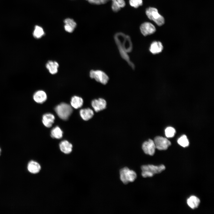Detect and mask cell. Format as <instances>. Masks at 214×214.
Segmentation results:
<instances>
[{
  "instance_id": "44dd1931",
  "label": "cell",
  "mask_w": 214,
  "mask_h": 214,
  "mask_svg": "<svg viewBox=\"0 0 214 214\" xmlns=\"http://www.w3.org/2000/svg\"><path fill=\"white\" fill-rule=\"evenodd\" d=\"M45 32L42 27L38 25L35 26L33 33V37L35 38L39 39L45 34Z\"/></svg>"
},
{
  "instance_id": "4fadbf2b",
  "label": "cell",
  "mask_w": 214,
  "mask_h": 214,
  "mask_svg": "<svg viewBox=\"0 0 214 214\" xmlns=\"http://www.w3.org/2000/svg\"><path fill=\"white\" fill-rule=\"evenodd\" d=\"M55 117L50 113L44 114L42 117V121L44 125L47 128L51 127L54 122Z\"/></svg>"
},
{
  "instance_id": "f546056e",
  "label": "cell",
  "mask_w": 214,
  "mask_h": 214,
  "mask_svg": "<svg viewBox=\"0 0 214 214\" xmlns=\"http://www.w3.org/2000/svg\"><path fill=\"white\" fill-rule=\"evenodd\" d=\"M1 150L0 148V155L1 152Z\"/></svg>"
},
{
  "instance_id": "83f0119b",
  "label": "cell",
  "mask_w": 214,
  "mask_h": 214,
  "mask_svg": "<svg viewBox=\"0 0 214 214\" xmlns=\"http://www.w3.org/2000/svg\"><path fill=\"white\" fill-rule=\"evenodd\" d=\"M89 2L91 4L99 5L101 4H103L102 0H88Z\"/></svg>"
},
{
  "instance_id": "484cf974",
  "label": "cell",
  "mask_w": 214,
  "mask_h": 214,
  "mask_svg": "<svg viewBox=\"0 0 214 214\" xmlns=\"http://www.w3.org/2000/svg\"><path fill=\"white\" fill-rule=\"evenodd\" d=\"M111 8L114 12H117L120 10L121 8L116 2L112 1Z\"/></svg>"
},
{
  "instance_id": "3957f363",
  "label": "cell",
  "mask_w": 214,
  "mask_h": 214,
  "mask_svg": "<svg viewBox=\"0 0 214 214\" xmlns=\"http://www.w3.org/2000/svg\"><path fill=\"white\" fill-rule=\"evenodd\" d=\"M55 111L60 119L67 120L71 114L73 109L70 105L62 103L55 107Z\"/></svg>"
},
{
  "instance_id": "277c9868",
  "label": "cell",
  "mask_w": 214,
  "mask_h": 214,
  "mask_svg": "<svg viewBox=\"0 0 214 214\" xmlns=\"http://www.w3.org/2000/svg\"><path fill=\"white\" fill-rule=\"evenodd\" d=\"M120 178L121 181L125 184L133 182L137 177L136 173L130 170L127 167L122 169L120 170Z\"/></svg>"
},
{
  "instance_id": "8fae6325",
  "label": "cell",
  "mask_w": 214,
  "mask_h": 214,
  "mask_svg": "<svg viewBox=\"0 0 214 214\" xmlns=\"http://www.w3.org/2000/svg\"><path fill=\"white\" fill-rule=\"evenodd\" d=\"M33 98L36 102L38 103H43L47 99V94L43 90H38L34 94Z\"/></svg>"
},
{
  "instance_id": "603a6c76",
  "label": "cell",
  "mask_w": 214,
  "mask_h": 214,
  "mask_svg": "<svg viewBox=\"0 0 214 214\" xmlns=\"http://www.w3.org/2000/svg\"><path fill=\"white\" fill-rule=\"evenodd\" d=\"M178 144L183 147H186L189 145V142L187 136L185 135H182L178 140Z\"/></svg>"
},
{
  "instance_id": "2e32d148",
  "label": "cell",
  "mask_w": 214,
  "mask_h": 214,
  "mask_svg": "<svg viewBox=\"0 0 214 214\" xmlns=\"http://www.w3.org/2000/svg\"><path fill=\"white\" fill-rule=\"evenodd\" d=\"M163 47L162 43L159 41H154L151 44L149 50L153 54H156L161 52Z\"/></svg>"
},
{
  "instance_id": "ffe728a7",
  "label": "cell",
  "mask_w": 214,
  "mask_h": 214,
  "mask_svg": "<svg viewBox=\"0 0 214 214\" xmlns=\"http://www.w3.org/2000/svg\"><path fill=\"white\" fill-rule=\"evenodd\" d=\"M200 203L199 199L194 196H191L187 200V203L188 206L193 209L197 208Z\"/></svg>"
},
{
  "instance_id": "8992f818",
  "label": "cell",
  "mask_w": 214,
  "mask_h": 214,
  "mask_svg": "<svg viewBox=\"0 0 214 214\" xmlns=\"http://www.w3.org/2000/svg\"><path fill=\"white\" fill-rule=\"evenodd\" d=\"M89 75L91 78L94 79L97 82L104 85L107 84L109 80L107 74L100 70H91Z\"/></svg>"
},
{
  "instance_id": "ac0fdd59",
  "label": "cell",
  "mask_w": 214,
  "mask_h": 214,
  "mask_svg": "<svg viewBox=\"0 0 214 214\" xmlns=\"http://www.w3.org/2000/svg\"><path fill=\"white\" fill-rule=\"evenodd\" d=\"M27 169L31 173L37 174L40 171L41 166L37 162L31 161L28 164Z\"/></svg>"
},
{
  "instance_id": "7c38bea8",
  "label": "cell",
  "mask_w": 214,
  "mask_h": 214,
  "mask_svg": "<svg viewBox=\"0 0 214 214\" xmlns=\"http://www.w3.org/2000/svg\"><path fill=\"white\" fill-rule=\"evenodd\" d=\"M59 63L56 61L49 60L45 64V67L51 74L54 75L58 72Z\"/></svg>"
},
{
  "instance_id": "5b68a950",
  "label": "cell",
  "mask_w": 214,
  "mask_h": 214,
  "mask_svg": "<svg viewBox=\"0 0 214 214\" xmlns=\"http://www.w3.org/2000/svg\"><path fill=\"white\" fill-rule=\"evenodd\" d=\"M145 12L148 18L153 21L158 26H161L164 24V18L158 13L156 8L150 7L146 10Z\"/></svg>"
},
{
  "instance_id": "4316f807",
  "label": "cell",
  "mask_w": 214,
  "mask_h": 214,
  "mask_svg": "<svg viewBox=\"0 0 214 214\" xmlns=\"http://www.w3.org/2000/svg\"><path fill=\"white\" fill-rule=\"evenodd\" d=\"M112 1H114L116 2L122 8L124 7L125 5V0H111Z\"/></svg>"
},
{
  "instance_id": "52a82bcc",
  "label": "cell",
  "mask_w": 214,
  "mask_h": 214,
  "mask_svg": "<svg viewBox=\"0 0 214 214\" xmlns=\"http://www.w3.org/2000/svg\"><path fill=\"white\" fill-rule=\"evenodd\" d=\"M156 148L160 150L167 149L171 145L170 141L166 138L162 136L156 137L154 141Z\"/></svg>"
},
{
  "instance_id": "ba28073f",
  "label": "cell",
  "mask_w": 214,
  "mask_h": 214,
  "mask_svg": "<svg viewBox=\"0 0 214 214\" xmlns=\"http://www.w3.org/2000/svg\"><path fill=\"white\" fill-rule=\"evenodd\" d=\"M142 148L146 154L151 156L154 155L156 148L154 141L151 139L144 142Z\"/></svg>"
},
{
  "instance_id": "cb8c5ba5",
  "label": "cell",
  "mask_w": 214,
  "mask_h": 214,
  "mask_svg": "<svg viewBox=\"0 0 214 214\" xmlns=\"http://www.w3.org/2000/svg\"><path fill=\"white\" fill-rule=\"evenodd\" d=\"M175 133V129L172 127H168L165 130V135L168 138H171L174 137Z\"/></svg>"
},
{
  "instance_id": "7402d4cb",
  "label": "cell",
  "mask_w": 214,
  "mask_h": 214,
  "mask_svg": "<svg viewBox=\"0 0 214 214\" xmlns=\"http://www.w3.org/2000/svg\"><path fill=\"white\" fill-rule=\"evenodd\" d=\"M63 132L58 126L53 128L51 131V136L53 138L60 139L62 137Z\"/></svg>"
},
{
  "instance_id": "9c48e42d",
  "label": "cell",
  "mask_w": 214,
  "mask_h": 214,
  "mask_svg": "<svg viewBox=\"0 0 214 214\" xmlns=\"http://www.w3.org/2000/svg\"><path fill=\"white\" fill-rule=\"evenodd\" d=\"M140 31L144 36L152 34L156 31V28L152 23L145 22L142 23L140 26Z\"/></svg>"
},
{
  "instance_id": "f1b7e54d",
  "label": "cell",
  "mask_w": 214,
  "mask_h": 214,
  "mask_svg": "<svg viewBox=\"0 0 214 214\" xmlns=\"http://www.w3.org/2000/svg\"><path fill=\"white\" fill-rule=\"evenodd\" d=\"M109 0H102L103 4L107 2Z\"/></svg>"
},
{
  "instance_id": "d6986e66",
  "label": "cell",
  "mask_w": 214,
  "mask_h": 214,
  "mask_svg": "<svg viewBox=\"0 0 214 214\" xmlns=\"http://www.w3.org/2000/svg\"><path fill=\"white\" fill-rule=\"evenodd\" d=\"M83 100L81 97L74 96L72 97L70 104L71 106L75 109L81 108L83 105Z\"/></svg>"
},
{
  "instance_id": "e0dca14e",
  "label": "cell",
  "mask_w": 214,
  "mask_h": 214,
  "mask_svg": "<svg viewBox=\"0 0 214 214\" xmlns=\"http://www.w3.org/2000/svg\"><path fill=\"white\" fill-rule=\"evenodd\" d=\"M79 113L81 118L85 121L90 119L94 114L93 110L89 108L81 109Z\"/></svg>"
},
{
  "instance_id": "6da1fadb",
  "label": "cell",
  "mask_w": 214,
  "mask_h": 214,
  "mask_svg": "<svg viewBox=\"0 0 214 214\" xmlns=\"http://www.w3.org/2000/svg\"><path fill=\"white\" fill-rule=\"evenodd\" d=\"M114 39L121 57L132 68H134V65L130 61L128 54V53L131 51L133 48L130 37L124 33L118 32L115 35Z\"/></svg>"
},
{
  "instance_id": "d4e9b609",
  "label": "cell",
  "mask_w": 214,
  "mask_h": 214,
  "mask_svg": "<svg viewBox=\"0 0 214 214\" xmlns=\"http://www.w3.org/2000/svg\"><path fill=\"white\" fill-rule=\"evenodd\" d=\"M129 3L130 5L135 8H137L143 4L142 0H129Z\"/></svg>"
},
{
  "instance_id": "7a4b0ae2",
  "label": "cell",
  "mask_w": 214,
  "mask_h": 214,
  "mask_svg": "<svg viewBox=\"0 0 214 214\" xmlns=\"http://www.w3.org/2000/svg\"><path fill=\"white\" fill-rule=\"evenodd\" d=\"M141 175L144 178L152 177L155 174H159L165 169L163 165L156 166L152 165H144L141 166Z\"/></svg>"
},
{
  "instance_id": "5bb4252c",
  "label": "cell",
  "mask_w": 214,
  "mask_h": 214,
  "mask_svg": "<svg viewBox=\"0 0 214 214\" xmlns=\"http://www.w3.org/2000/svg\"><path fill=\"white\" fill-rule=\"evenodd\" d=\"M64 29L68 33L72 32L76 27V23L74 20L70 18H67L64 21Z\"/></svg>"
},
{
  "instance_id": "30bf717a",
  "label": "cell",
  "mask_w": 214,
  "mask_h": 214,
  "mask_svg": "<svg viewBox=\"0 0 214 214\" xmlns=\"http://www.w3.org/2000/svg\"><path fill=\"white\" fill-rule=\"evenodd\" d=\"M92 106L95 111L98 112L105 109L106 107V102L104 99L99 98L94 99L91 102Z\"/></svg>"
},
{
  "instance_id": "9a60e30c",
  "label": "cell",
  "mask_w": 214,
  "mask_h": 214,
  "mask_svg": "<svg viewBox=\"0 0 214 214\" xmlns=\"http://www.w3.org/2000/svg\"><path fill=\"white\" fill-rule=\"evenodd\" d=\"M59 146L60 150L64 154H69L72 151L73 145L67 140L62 141L60 143Z\"/></svg>"
}]
</instances>
